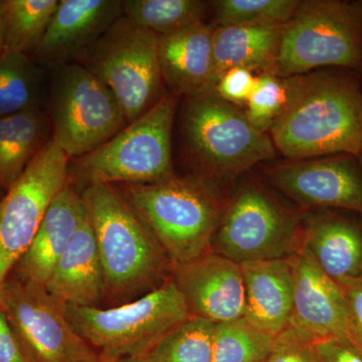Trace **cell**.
<instances>
[{"mask_svg":"<svg viewBox=\"0 0 362 362\" xmlns=\"http://www.w3.org/2000/svg\"><path fill=\"white\" fill-rule=\"evenodd\" d=\"M287 78L289 96L270 137L290 161L358 156L362 149V90L356 78L315 71Z\"/></svg>","mask_w":362,"mask_h":362,"instance_id":"1","label":"cell"},{"mask_svg":"<svg viewBox=\"0 0 362 362\" xmlns=\"http://www.w3.org/2000/svg\"><path fill=\"white\" fill-rule=\"evenodd\" d=\"M151 233L171 267L211 251L226 202L206 176H173L149 185H114Z\"/></svg>","mask_w":362,"mask_h":362,"instance_id":"2","label":"cell"},{"mask_svg":"<svg viewBox=\"0 0 362 362\" xmlns=\"http://www.w3.org/2000/svg\"><path fill=\"white\" fill-rule=\"evenodd\" d=\"M178 97L168 93L109 141L69 162V183L78 192L94 185H149L175 176L173 130Z\"/></svg>","mask_w":362,"mask_h":362,"instance_id":"3","label":"cell"},{"mask_svg":"<svg viewBox=\"0 0 362 362\" xmlns=\"http://www.w3.org/2000/svg\"><path fill=\"white\" fill-rule=\"evenodd\" d=\"M81 197L103 265L107 295L140 291L171 271L163 252L115 185H90Z\"/></svg>","mask_w":362,"mask_h":362,"instance_id":"4","label":"cell"},{"mask_svg":"<svg viewBox=\"0 0 362 362\" xmlns=\"http://www.w3.org/2000/svg\"><path fill=\"white\" fill-rule=\"evenodd\" d=\"M65 313L71 327L106 361H140L190 317L171 279L131 303L112 308L65 305Z\"/></svg>","mask_w":362,"mask_h":362,"instance_id":"5","label":"cell"},{"mask_svg":"<svg viewBox=\"0 0 362 362\" xmlns=\"http://www.w3.org/2000/svg\"><path fill=\"white\" fill-rule=\"evenodd\" d=\"M180 117L185 147L199 175L216 182L277 156L270 135L254 127L246 113L216 93L185 98Z\"/></svg>","mask_w":362,"mask_h":362,"instance_id":"6","label":"cell"},{"mask_svg":"<svg viewBox=\"0 0 362 362\" xmlns=\"http://www.w3.org/2000/svg\"><path fill=\"white\" fill-rule=\"evenodd\" d=\"M325 66L361 70L362 0L300 1L283 26L275 75H305Z\"/></svg>","mask_w":362,"mask_h":362,"instance_id":"7","label":"cell"},{"mask_svg":"<svg viewBox=\"0 0 362 362\" xmlns=\"http://www.w3.org/2000/svg\"><path fill=\"white\" fill-rule=\"evenodd\" d=\"M47 71L52 139L71 159L99 148L128 125L115 95L85 66L70 63Z\"/></svg>","mask_w":362,"mask_h":362,"instance_id":"8","label":"cell"},{"mask_svg":"<svg viewBox=\"0 0 362 362\" xmlns=\"http://www.w3.org/2000/svg\"><path fill=\"white\" fill-rule=\"evenodd\" d=\"M76 63L115 95L127 123L134 122L168 94L158 62V37L119 18Z\"/></svg>","mask_w":362,"mask_h":362,"instance_id":"9","label":"cell"},{"mask_svg":"<svg viewBox=\"0 0 362 362\" xmlns=\"http://www.w3.org/2000/svg\"><path fill=\"white\" fill-rule=\"evenodd\" d=\"M303 223L257 185L240 187L226 202L211 251L243 265L288 259L302 247Z\"/></svg>","mask_w":362,"mask_h":362,"instance_id":"10","label":"cell"},{"mask_svg":"<svg viewBox=\"0 0 362 362\" xmlns=\"http://www.w3.org/2000/svg\"><path fill=\"white\" fill-rule=\"evenodd\" d=\"M0 309L30 362H96L99 356L76 332L65 304L45 286L21 277L0 286Z\"/></svg>","mask_w":362,"mask_h":362,"instance_id":"11","label":"cell"},{"mask_svg":"<svg viewBox=\"0 0 362 362\" xmlns=\"http://www.w3.org/2000/svg\"><path fill=\"white\" fill-rule=\"evenodd\" d=\"M70 159L49 140L0 199V286L32 245L52 201L68 185Z\"/></svg>","mask_w":362,"mask_h":362,"instance_id":"12","label":"cell"},{"mask_svg":"<svg viewBox=\"0 0 362 362\" xmlns=\"http://www.w3.org/2000/svg\"><path fill=\"white\" fill-rule=\"evenodd\" d=\"M271 182L305 209H337L362 214V169L356 156H333L278 164Z\"/></svg>","mask_w":362,"mask_h":362,"instance_id":"13","label":"cell"},{"mask_svg":"<svg viewBox=\"0 0 362 362\" xmlns=\"http://www.w3.org/2000/svg\"><path fill=\"white\" fill-rule=\"evenodd\" d=\"M190 316L218 324L245 317L244 279L239 264L213 251L171 267Z\"/></svg>","mask_w":362,"mask_h":362,"instance_id":"14","label":"cell"},{"mask_svg":"<svg viewBox=\"0 0 362 362\" xmlns=\"http://www.w3.org/2000/svg\"><path fill=\"white\" fill-rule=\"evenodd\" d=\"M123 0H59L32 58L45 68L76 63L123 16Z\"/></svg>","mask_w":362,"mask_h":362,"instance_id":"15","label":"cell"},{"mask_svg":"<svg viewBox=\"0 0 362 362\" xmlns=\"http://www.w3.org/2000/svg\"><path fill=\"white\" fill-rule=\"evenodd\" d=\"M294 283L291 325L313 340L347 337L344 293L326 275L306 250L288 258Z\"/></svg>","mask_w":362,"mask_h":362,"instance_id":"16","label":"cell"},{"mask_svg":"<svg viewBox=\"0 0 362 362\" xmlns=\"http://www.w3.org/2000/svg\"><path fill=\"white\" fill-rule=\"evenodd\" d=\"M214 28L199 23L158 37L159 66L171 94L190 98L214 90Z\"/></svg>","mask_w":362,"mask_h":362,"instance_id":"17","label":"cell"},{"mask_svg":"<svg viewBox=\"0 0 362 362\" xmlns=\"http://www.w3.org/2000/svg\"><path fill=\"white\" fill-rule=\"evenodd\" d=\"M86 218L82 197L68 183L52 201L32 245L16 264L18 277L47 285L54 267Z\"/></svg>","mask_w":362,"mask_h":362,"instance_id":"18","label":"cell"},{"mask_svg":"<svg viewBox=\"0 0 362 362\" xmlns=\"http://www.w3.org/2000/svg\"><path fill=\"white\" fill-rule=\"evenodd\" d=\"M247 322L257 329L277 337L292 323L294 283L288 259L243 264Z\"/></svg>","mask_w":362,"mask_h":362,"instance_id":"19","label":"cell"},{"mask_svg":"<svg viewBox=\"0 0 362 362\" xmlns=\"http://www.w3.org/2000/svg\"><path fill=\"white\" fill-rule=\"evenodd\" d=\"M45 287L59 302L73 306L99 307L106 296L103 265L88 216Z\"/></svg>","mask_w":362,"mask_h":362,"instance_id":"20","label":"cell"},{"mask_svg":"<svg viewBox=\"0 0 362 362\" xmlns=\"http://www.w3.org/2000/svg\"><path fill=\"white\" fill-rule=\"evenodd\" d=\"M302 247L337 283L362 276V228L335 214L309 218L302 228Z\"/></svg>","mask_w":362,"mask_h":362,"instance_id":"21","label":"cell"},{"mask_svg":"<svg viewBox=\"0 0 362 362\" xmlns=\"http://www.w3.org/2000/svg\"><path fill=\"white\" fill-rule=\"evenodd\" d=\"M283 26H216L214 86L223 74L233 68L258 71V75L275 74Z\"/></svg>","mask_w":362,"mask_h":362,"instance_id":"22","label":"cell"},{"mask_svg":"<svg viewBox=\"0 0 362 362\" xmlns=\"http://www.w3.org/2000/svg\"><path fill=\"white\" fill-rule=\"evenodd\" d=\"M52 139L45 109L0 118V190L6 192Z\"/></svg>","mask_w":362,"mask_h":362,"instance_id":"23","label":"cell"},{"mask_svg":"<svg viewBox=\"0 0 362 362\" xmlns=\"http://www.w3.org/2000/svg\"><path fill=\"white\" fill-rule=\"evenodd\" d=\"M49 71L30 56L0 54V118L45 109Z\"/></svg>","mask_w":362,"mask_h":362,"instance_id":"24","label":"cell"},{"mask_svg":"<svg viewBox=\"0 0 362 362\" xmlns=\"http://www.w3.org/2000/svg\"><path fill=\"white\" fill-rule=\"evenodd\" d=\"M59 0H1L4 51L33 56Z\"/></svg>","mask_w":362,"mask_h":362,"instance_id":"25","label":"cell"},{"mask_svg":"<svg viewBox=\"0 0 362 362\" xmlns=\"http://www.w3.org/2000/svg\"><path fill=\"white\" fill-rule=\"evenodd\" d=\"M122 8L124 18L162 37L204 23L211 6L202 0H123Z\"/></svg>","mask_w":362,"mask_h":362,"instance_id":"26","label":"cell"},{"mask_svg":"<svg viewBox=\"0 0 362 362\" xmlns=\"http://www.w3.org/2000/svg\"><path fill=\"white\" fill-rule=\"evenodd\" d=\"M216 323L190 316L162 338L140 362H213Z\"/></svg>","mask_w":362,"mask_h":362,"instance_id":"27","label":"cell"},{"mask_svg":"<svg viewBox=\"0 0 362 362\" xmlns=\"http://www.w3.org/2000/svg\"><path fill=\"white\" fill-rule=\"evenodd\" d=\"M300 0H214L209 1L214 25L283 26Z\"/></svg>","mask_w":362,"mask_h":362,"instance_id":"28","label":"cell"},{"mask_svg":"<svg viewBox=\"0 0 362 362\" xmlns=\"http://www.w3.org/2000/svg\"><path fill=\"white\" fill-rule=\"evenodd\" d=\"M273 341L274 337L255 328L244 317L216 324L213 362H261Z\"/></svg>","mask_w":362,"mask_h":362,"instance_id":"29","label":"cell"},{"mask_svg":"<svg viewBox=\"0 0 362 362\" xmlns=\"http://www.w3.org/2000/svg\"><path fill=\"white\" fill-rule=\"evenodd\" d=\"M288 96L287 78L272 73L259 74L245 113L254 127L262 132H269L284 110Z\"/></svg>","mask_w":362,"mask_h":362,"instance_id":"30","label":"cell"},{"mask_svg":"<svg viewBox=\"0 0 362 362\" xmlns=\"http://www.w3.org/2000/svg\"><path fill=\"white\" fill-rule=\"evenodd\" d=\"M261 362H319L315 340L290 325L274 337L270 351Z\"/></svg>","mask_w":362,"mask_h":362,"instance_id":"31","label":"cell"},{"mask_svg":"<svg viewBox=\"0 0 362 362\" xmlns=\"http://www.w3.org/2000/svg\"><path fill=\"white\" fill-rule=\"evenodd\" d=\"M257 76L247 69L233 68L221 76L211 92L233 105L247 104L251 97Z\"/></svg>","mask_w":362,"mask_h":362,"instance_id":"32","label":"cell"},{"mask_svg":"<svg viewBox=\"0 0 362 362\" xmlns=\"http://www.w3.org/2000/svg\"><path fill=\"white\" fill-rule=\"evenodd\" d=\"M338 284L346 302L347 337L362 349V276Z\"/></svg>","mask_w":362,"mask_h":362,"instance_id":"33","label":"cell"},{"mask_svg":"<svg viewBox=\"0 0 362 362\" xmlns=\"http://www.w3.org/2000/svg\"><path fill=\"white\" fill-rule=\"evenodd\" d=\"M319 362H362V349L347 337L315 340Z\"/></svg>","mask_w":362,"mask_h":362,"instance_id":"34","label":"cell"},{"mask_svg":"<svg viewBox=\"0 0 362 362\" xmlns=\"http://www.w3.org/2000/svg\"><path fill=\"white\" fill-rule=\"evenodd\" d=\"M0 362H30L14 334L6 314L0 309Z\"/></svg>","mask_w":362,"mask_h":362,"instance_id":"35","label":"cell"},{"mask_svg":"<svg viewBox=\"0 0 362 362\" xmlns=\"http://www.w3.org/2000/svg\"><path fill=\"white\" fill-rule=\"evenodd\" d=\"M4 51V28H2L1 0H0V52Z\"/></svg>","mask_w":362,"mask_h":362,"instance_id":"36","label":"cell"},{"mask_svg":"<svg viewBox=\"0 0 362 362\" xmlns=\"http://www.w3.org/2000/svg\"><path fill=\"white\" fill-rule=\"evenodd\" d=\"M356 158L357 160H358L359 165H361V168L362 169V149L361 153L358 154V156H357Z\"/></svg>","mask_w":362,"mask_h":362,"instance_id":"37","label":"cell"},{"mask_svg":"<svg viewBox=\"0 0 362 362\" xmlns=\"http://www.w3.org/2000/svg\"><path fill=\"white\" fill-rule=\"evenodd\" d=\"M96 362H140V361H102V359H99V361H97Z\"/></svg>","mask_w":362,"mask_h":362,"instance_id":"38","label":"cell"},{"mask_svg":"<svg viewBox=\"0 0 362 362\" xmlns=\"http://www.w3.org/2000/svg\"><path fill=\"white\" fill-rule=\"evenodd\" d=\"M2 52H0V54H1Z\"/></svg>","mask_w":362,"mask_h":362,"instance_id":"39","label":"cell"},{"mask_svg":"<svg viewBox=\"0 0 362 362\" xmlns=\"http://www.w3.org/2000/svg\"><path fill=\"white\" fill-rule=\"evenodd\" d=\"M1 199H2V197H1Z\"/></svg>","mask_w":362,"mask_h":362,"instance_id":"40","label":"cell"}]
</instances>
